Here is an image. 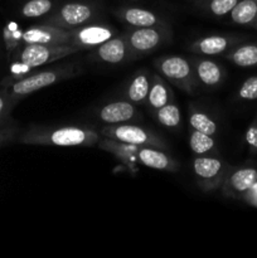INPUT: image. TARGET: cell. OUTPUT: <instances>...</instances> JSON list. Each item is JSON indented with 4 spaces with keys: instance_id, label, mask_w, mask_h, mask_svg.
I'll return each mask as SVG.
<instances>
[{
    "instance_id": "cell-31",
    "label": "cell",
    "mask_w": 257,
    "mask_h": 258,
    "mask_svg": "<svg viewBox=\"0 0 257 258\" xmlns=\"http://www.w3.org/2000/svg\"><path fill=\"white\" fill-rule=\"evenodd\" d=\"M19 133H20L19 126L15 125L14 122L0 127V148L13 143V141H17V138L18 135H19Z\"/></svg>"
},
{
    "instance_id": "cell-32",
    "label": "cell",
    "mask_w": 257,
    "mask_h": 258,
    "mask_svg": "<svg viewBox=\"0 0 257 258\" xmlns=\"http://www.w3.org/2000/svg\"><path fill=\"white\" fill-rule=\"evenodd\" d=\"M246 143L252 155L257 154V112L246 131Z\"/></svg>"
},
{
    "instance_id": "cell-4",
    "label": "cell",
    "mask_w": 257,
    "mask_h": 258,
    "mask_svg": "<svg viewBox=\"0 0 257 258\" xmlns=\"http://www.w3.org/2000/svg\"><path fill=\"white\" fill-rule=\"evenodd\" d=\"M100 134L102 138L112 139L131 145L153 146V148L168 150V144L159 134L148 127L134 125L130 122L106 125L101 128Z\"/></svg>"
},
{
    "instance_id": "cell-33",
    "label": "cell",
    "mask_w": 257,
    "mask_h": 258,
    "mask_svg": "<svg viewBox=\"0 0 257 258\" xmlns=\"http://www.w3.org/2000/svg\"><path fill=\"white\" fill-rule=\"evenodd\" d=\"M242 201H244L247 204L257 208V181L248 189V191L244 194Z\"/></svg>"
},
{
    "instance_id": "cell-22",
    "label": "cell",
    "mask_w": 257,
    "mask_h": 258,
    "mask_svg": "<svg viewBox=\"0 0 257 258\" xmlns=\"http://www.w3.org/2000/svg\"><path fill=\"white\" fill-rule=\"evenodd\" d=\"M226 59L242 68L257 66V43L237 44L226 53Z\"/></svg>"
},
{
    "instance_id": "cell-9",
    "label": "cell",
    "mask_w": 257,
    "mask_h": 258,
    "mask_svg": "<svg viewBox=\"0 0 257 258\" xmlns=\"http://www.w3.org/2000/svg\"><path fill=\"white\" fill-rule=\"evenodd\" d=\"M70 44L77 47L80 50H92L103 42L116 35L115 29L111 25L100 23H87L85 25L70 30Z\"/></svg>"
},
{
    "instance_id": "cell-5",
    "label": "cell",
    "mask_w": 257,
    "mask_h": 258,
    "mask_svg": "<svg viewBox=\"0 0 257 258\" xmlns=\"http://www.w3.org/2000/svg\"><path fill=\"white\" fill-rule=\"evenodd\" d=\"M122 35L127 42L133 59L155 52L171 39V32L168 27L128 28Z\"/></svg>"
},
{
    "instance_id": "cell-21",
    "label": "cell",
    "mask_w": 257,
    "mask_h": 258,
    "mask_svg": "<svg viewBox=\"0 0 257 258\" xmlns=\"http://www.w3.org/2000/svg\"><path fill=\"white\" fill-rule=\"evenodd\" d=\"M229 17L234 24L257 29V0H239Z\"/></svg>"
},
{
    "instance_id": "cell-2",
    "label": "cell",
    "mask_w": 257,
    "mask_h": 258,
    "mask_svg": "<svg viewBox=\"0 0 257 258\" xmlns=\"http://www.w3.org/2000/svg\"><path fill=\"white\" fill-rule=\"evenodd\" d=\"M80 73V64L71 62L66 63V64H60L58 67L47 68V70L39 71V72L33 73V75L25 76V77L19 78L15 82L10 83L9 86H5V87H7L10 97L18 103V101L37 92V91L55 85L60 81L76 77Z\"/></svg>"
},
{
    "instance_id": "cell-23",
    "label": "cell",
    "mask_w": 257,
    "mask_h": 258,
    "mask_svg": "<svg viewBox=\"0 0 257 258\" xmlns=\"http://www.w3.org/2000/svg\"><path fill=\"white\" fill-rule=\"evenodd\" d=\"M188 122L190 128L201 131V133L207 134V135L214 136L218 131V126H217L214 118L209 113H207L206 111L201 110L199 107H194V106H191L190 110H189Z\"/></svg>"
},
{
    "instance_id": "cell-29",
    "label": "cell",
    "mask_w": 257,
    "mask_h": 258,
    "mask_svg": "<svg viewBox=\"0 0 257 258\" xmlns=\"http://www.w3.org/2000/svg\"><path fill=\"white\" fill-rule=\"evenodd\" d=\"M238 2L239 0H208L206 9L209 14L221 18L229 14Z\"/></svg>"
},
{
    "instance_id": "cell-18",
    "label": "cell",
    "mask_w": 257,
    "mask_h": 258,
    "mask_svg": "<svg viewBox=\"0 0 257 258\" xmlns=\"http://www.w3.org/2000/svg\"><path fill=\"white\" fill-rule=\"evenodd\" d=\"M117 17L128 28L146 27H168L165 22L160 19L153 12L141 8H123L118 10Z\"/></svg>"
},
{
    "instance_id": "cell-17",
    "label": "cell",
    "mask_w": 257,
    "mask_h": 258,
    "mask_svg": "<svg viewBox=\"0 0 257 258\" xmlns=\"http://www.w3.org/2000/svg\"><path fill=\"white\" fill-rule=\"evenodd\" d=\"M151 77L153 75L146 68L136 71L123 90V98L136 106L144 105L150 90Z\"/></svg>"
},
{
    "instance_id": "cell-28",
    "label": "cell",
    "mask_w": 257,
    "mask_h": 258,
    "mask_svg": "<svg viewBox=\"0 0 257 258\" xmlns=\"http://www.w3.org/2000/svg\"><path fill=\"white\" fill-rule=\"evenodd\" d=\"M15 105H17V102L10 97L7 87H3L0 90V127L13 122L12 118H10V113H12Z\"/></svg>"
},
{
    "instance_id": "cell-10",
    "label": "cell",
    "mask_w": 257,
    "mask_h": 258,
    "mask_svg": "<svg viewBox=\"0 0 257 258\" xmlns=\"http://www.w3.org/2000/svg\"><path fill=\"white\" fill-rule=\"evenodd\" d=\"M257 181V169L253 166H239L231 169L227 173L222 184V193L232 199H242L248 189Z\"/></svg>"
},
{
    "instance_id": "cell-25",
    "label": "cell",
    "mask_w": 257,
    "mask_h": 258,
    "mask_svg": "<svg viewBox=\"0 0 257 258\" xmlns=\"http://www.w3.org/2000/svg\"><path fill=\"white\" fill-rule=\"evenodd\" d=\"M189 148L196 155H211L216 153L217 145L213 136L190 128L189 134Z\"/></svg>"
},
{
    "instance_id": "cell-3",
    "label": "cell",
    "mask_w": 257,
    "mask_h": 258,
    "mask_svg": "<svg viewBox=\"0 0 257 258\" xmlns=\"http://www.w3.org/2000/svg\"><path fill=\"white\" fill-rule=\"evenodd\" d=\"M154 67L170 85L190 95L196 92L198 81L196 78L193 64L185 57L176 54L163 55L154 59Z\"/></svg>"
},
{
    "instance_id": "cell-1",
    "label": "cell",
    "mask_w": 257,
    "mask_h": 258,
    "mask_svg": "<svg viewBox=\"0 0 257 258\" xmlns=\"http://www.w3.org/2000/svg\"><path fill=\"white\" fill-rule=\"evenodd\" d=\"M102 139L100 131L80 125H33L19 133L17 141L24 145L57 146V148H91Z\"/></svg>"
},
{
    "instance_id": "cell-15",
    "label": "cell",
    "mask_w": 257,
    "mask_h": 258,
    "mask_svg": "<svg viewBox=\"0 0 257 258\" xmlns=\"http://www.w3.org/2000/svg\"><path fill=\"white\" fill-rule=\"evenodd\" d=\"M138 164L146 168L155 169L168 173H176L179 170V163L171 155L165 153V150L153 146H139L136 153Z\"/></svg>"
},
{
    "instance_id": "cell-11",
    "label": "cell",
    "mask_w": 257,
    "mask_h": 258,
    "mask_svg": "<svg viewBox=\"0 0 257 258\" xmlns=\"http://www.w3.org/2000/svg\"><path fill=\"white\" fill-rule=\"evenodd\" d=\"M244 39L246 35L211 34L194 40L189 45V49L198 55H219L227 53Z\"/></svg>"
},
{
    "instance_id": "cell-24",
    "label": "cell",
    "mask_w": 257,
    "mask_h": 258,
    "mask_svg": "<svg viewBox=\"0 0 257 258\" xmlns=\"http://www.w3.org/2000/svg\"><path fill=\"white\" fill-rule=\"evenodd\" d=\"M155 120L169 130H176L181 125V112L179 106L176 105L175 101L166 103L165 106L160 107L159 110L153 112Z\"/></svg>"
},
{
    "instance_id": "cell-6",
    "label": "cell",
    "mask_w": 257,
    "mask_h": 258,
    "mask_svg": "<svg viewBox=\"0 0 257 258\" xmlns=\"http://www.w3.org/2000/svg\"><path fill=\"white\" fill-rule=\"evenodd\" d=\"M229 169L226 161L212 155H196L193 160L194 179L204 193L221 189Z\"/></svg>"
},
{
    "instance_id": "cell-7",
    "label": "cell",
    "mask_w": 257,
    "mask_h": 258,
    "mask_svg": "<svg viewBox=\"0 0 257 258\" xmlns=\"http://www.w3.org/2000/svg\"><path fill=\"white\" fill-rule=\"evenodd\" d=\"M17 52V58L22 64L25 67L35 68L76 54L81 50L71 44H23V47H20Z\"/></svg>"
},
{
    "instance_id": "cell-14",
    "label": "cell",
    "mask_w": 257,
    "mask_h": 258,
    "mask_svg": "<svg viewBox=\"0 0 257 258\" xmlns=\"http://www.w3.org/2000/svg\"><path fill=\"white\" fill-rule=\"evenodd\" d=\"M97 118L106 125H116L140 120L141 113L136 105L123 98L101 106L97 111Z\"/></svg>"
},
{
    "instance_id": "cell-26",
    "label": "cell",
    "mask_w": 257,
    "mask_h": 258,
    "mask_svg": "<svg viewBox=\"0 0 257 258\" xmlns=\"http://www.w3.org/2000/svg\"><path fill=\"white\" fill-rule=\"evenodd\" d=\"M52 9V0H29L22 7L20 14L23 15V18L35 19V18H40L43 15L48 14Z\"/></svg>"
},
{
    "instance_id": "cell-13",
    "label": "cell",
    "mask_w": 257,
    "mask_h": 258,
    "mask_svg": "<svg viewBox=\"0 0 257 258\" xmlns=\"http://www.w3.org/2000/svg\"><path fill=\"white\" fill-rule=\"evenodd\" d=\"M91 59L106 64H121L133 60L130 48L122 34L113 35L91 52Z\"/></svg>"
},
{
    "instance_id": "cell-16",
    "label": "cell",
    "mask_w": 257,
    "mask_h": 258,
    "mask_svg": "<svg viewBox=\"0 0 257 258\" xmlns=\"http://www.w3.org/2000/svg\"><path fill=\"white\" fill-rule=\"evenodd\" d=\"M191 64L198 85L201 83L207 88H216L224 81L226 73L222 66L209 58H194Z\"/></svg>"
},
{
    "instance_id": "cell-8",
    "label": "cell",
    "mask_w": 257,
    "mask_h": 258,
    "mask_svg": "<svg viewBox=\"0 0 257 258\" xmlns=\"http://www.w3.org/2000/svg\"><path fill=\"white\" fill-rule=\"evenodd\" d=\"M95 17V9L87 3H67L62 8L45 18L43 23L62 28L66 30H72L75 28L90 23Z\"/></svg>"
},
{
    "instance_id": "cell-30",
    "label": "cell",
    "mask_w": 257,
    "mask_h": 258,
    "mask_svg": "<svg viewBox=\"0 0 257 258\" xmlns=\"http://www.w3.org/2000/svg\"><path fill=\"white\" fill-rule=\"evenodd\" d=\"M237 97L242 101L257 100V76H252L242 83Z\"/></svg>"
},
{
    "instance_id": "cell-12",
    "label": "cell",
    "mask_w": 257,
    "mask_h": 258,
    "mask_svg": "<svg viewBox=\"0 0 257 258\" xmlns=\"http://www.w3.org/2000/svg\"><path fill=\"white\" fill-rule=\"evenodd\" d=\"M71 32L54 27V25L40 23L32 25L23 32L22 44H70Z\"/></svg>"
},
{
    "instance_id": "cell-20",
    "label": "cell",
    "mask_w": 257,
    "mask_h": 258,
    "mask_svg": "<svg viewBox=\"0 0 257 258\" xmlns=\"http://www.w3.org/2000/svg\"><path fill=\"white\" fill-rule=\"evenodd\" d=\"M98 148L102 150L107 151V153L112 154L113 156L122 161L126 165H134L138 164V159H136V153H138V148L136 145H131V144L121 143V141L112 140V139L102 138L100 143L97 144Z\"/></svg>"
},
{
    "instance_id": "cell-27",
    "label": "cell",
    "mask_w": 257,
    "mask_h": 258,
    "mask_svg": "<svg viewBox=\"0 0 257 258\" xmlns=\"http://www.w3.org/2000/svg\"><path fill=\"white\" fill-rule=\"evenodd\" d=\"M22 37L23 32L18 28L15 23H8L3 30V39H4L5 48H7L8 54L17 52L22 44Z\"/></svg>"
},
{
    "instance_id": "cell-19",
    "label": "cell",
    "mask_w": 257,
    "mask_h": 258,
    "mask_svg": "<svg viewBox=\"0 0 257 258\" xmlns=\"http://www.w3.org/2000/svg\"><path fill=\"white\" fill-rule=\"evenodd\" d=\"M173 101H175L174 92L170 86L166 83V80H164L159 73H154L153 77H151L150 90H149L145 105L148 106L151 112H154V111L159 110L166 103L173 102Z\"/></svg>"
}]
</instances>
